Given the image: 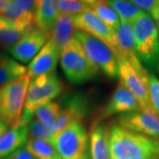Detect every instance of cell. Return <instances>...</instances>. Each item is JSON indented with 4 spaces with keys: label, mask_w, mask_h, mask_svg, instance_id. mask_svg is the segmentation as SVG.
Here are the masks:
<instances>
[{
    "label": "cell",
    "mask_w": 159,
    "mask_h": 159,
    "mask_svg": "<svg viewBox=\"0 0 159 159\" xmlns=\"http://www.w3.org/2000/svg\"><path fill=\"white\" fill-rule=\"evenodd\" d=\"M111 159L159 157V142L122 128L111 127Z\"/></svg>",
    "instance_id": "obj_1"
},
{
    "label": "cell",
    "mask_w": 159,
    "mask_h": 159,
    "mask_svg": "<svg viewBox=\"0 0 159 159\" xmlns=\"http://www.w3.org/2000/svg\"><path fill=\"white\" fill-rule=\"evenodd\" d=\"M65 90V85L55 73L30 79L19 126L27 125L40 106L51 102Z\"/></svg>",
    "instance_id": "obj_2"
},
{
    "label": "cell",
    "mask_w": 159,
    "mask_h": 159,
    "mask_svg": "<svg viewBox=\"0 0 159 159\" xmlns=\"http://www.w3.org/2000/svg\"><path fill=\"white\" fill-rule=\"evenodd\" d=\"M119 82L136 97L142 111H153L149 101V74L137 57L118 56Z\"/></svg>",
    "instance_id": "obj_3"
},
{
    "label": "cell",
    "mask_w": 159,
    "mask_h": 159,
    "mask_svg": "<svg viewBox=\"0 0 159 159\" xmlns=\"http://www.w3.org/2000/svg\"><path fill=\"white\" fill-rule=\"evenodd\" d=\"M29 81L26 74L0 86V119L8 127L19 126Z\"/></svg>",
    "instance_id": "obj_4"
},
{
    "label": "cell",
    "mask_w": 159,
    "mask_h": 159,
    "mask_svg": "<svg viewBox=\"0 0 159 159\" xmlns=\"http://www.w3.org/2000/svg\"><path fill=\"white\" fill-rule=\"evenodd\" d=\"M60 66L66 79L75 84L95 78L99 71L74 36L60 52Z\"/></svg>",
    "instance_id": "obj_5"
},
{
    "label": "cell",
    "mask_w": 159,
    "mask_h": 159,
    "mask_svg": "<svg viewBox=\"0 0 159 159\" xmlns=\"http://www.w3.org/2000/svg\"><path fill=\"white\" fill-rule=\"evenodd\" d=\"M132 27L139 60L148 66H156L159 59V35L152 17L144 12L132 23Z\"/></svg>",
    "instance_id": "obj_6"
},
{
    "label": "cell",
    "mask_w": 159,
    "mask_h": 159,
    "mask_svg": "<svg viewBox=\"0 0 159 159\" xmlns=\"http://www.w3.org/2000/svg\"><path fill=\"white\" fill-rule=\"evenodd\" d=\"M54 146L61 159H90L89 140L81 123L76 122L55 137Z\"/></svg>",
    "instance_id": "obj_7"
},
{
    "label": "cell",
    "mask_w": 159,
    "mask_h": 159,
    "mask_svg": "<svg viewBox=\"0 0 159 159\" xmlns=\"http://www.w3.org/2000/svg\"><path fill=\"white\" fill-rule=\"evenodd\" d=\"M74 37L82 46L87 57L93 65L101 69L104 74L111 79L119 75L118 58L114 51L97 37L77 30Z\"/></svg>",
    "instance_id": "obj_8"
},
{
    "label": "cell",
    "mask_w": 159,
    "mask_h": 159,
    "mask_svg": "<svg viewBox=\"0 0 159 159\" xmlns=\"http://www.w3.org/2000/svg\"><path fill=\"white\" fill-rule=\"evenodd\" d=\"M119 125L148 138L159 139V114L154 111H135L119 115Z\"/></svg>",
    "instance_id": "obj_9"
},
{
    "label": "cell",
    "mask_w": 159,
    "mask_h": 159,
    "mask_svg": "<svg viewBox=\"0 0 159 159\" xmlns=\"http://www.w3.org/2000/svg\"><path fill=\"white\" fill-rule=\"evenodd\" d=\"M73 19L75 29L101 40L110 46L116 54L115 31L102 22L90 8L78 15L73 16Z\"/></svg>",
    "instance_id": "obj_10"
},
{
    "label": "cell",
    "mask_w": 159,
    "mask_h": 159,
    "mask_svg": "<svg viewBox=\"0 0 159 159\" xmlns=\"http://www.w3.org/2000/svg\"><path fill=\"white\" fill-rule=\"evenodd\" d=\"M140 110L142 109L136 97L119 82L108 102L97 114V118L93 121V124L99 123L113 114H123Z\"/></svg>",
    "instance_id": "obj_11"
},
{
    "label": "cell",
    "mask_w": 159,
    "mask_h": 159,
    "mask_svg": "<svg viewBox=\"0 0 159 159\" xmlns=\"http://www.w3.org/2000/svg\"><path fill=\"white\" fill-rule=\"evenodd\" d=\"M88 112V100L81 95L76 94L64 99V108L61 107V111L52 128L55 135L73 123H81Z\"/></svg>",
    "instance_id": "obj_12"
},
{
    "label": "cell",
    "mask_w": 159,
    "mask_h": 159,
    "mask_svg": "<svg viewBox=\"0 0 159 159\" xmlns=\"http://www.w3.org/2000/svg\"><path fill=\"white\" fill-rule=\"evenodd\" d=\"M50 34L34 29L24 34L16 43L8 48L12 57L21 63H28L34 58L43 47Z\"/></svg>",
    "instance_id": "obj_13"
},
{
    "label": "cell",
    "mask_w": 159,
    "mask_h": 159,
    "mask_svg": "<svg viewBox=\"0 0 159 159\" xmlns=\"http://www.w3.org/2000/svg\"><path fill=\"white\" fill-rule=\"evenodd\" d=\"M60 57V51L50 38L27 67V74L30 79L43 74L54 73Z\"/></svg>",
    "instance_id": "obj_14"
},
{
    "label": "cell",
    "mask_w": 159,
    "mask_h": 159,
    "mask_svg": "<svg viewBox=\"0 0 159 159\" xmlns=\"http://www.w3.org/2000/svg\"><path fill=\"white\" fill-rule=\"evenodd\" d=\"M0 14L9 19L26 32L35 29L34 0H10Z\"/></svg>",
    "instance_id": "obj_15"
},
{
    "label": "cell",
    "mask_w": 159,
    "mask_h": 159,
    "mask_svg": "<svg viewBox=\"0 0 159 159\" xmlns=\"http://www.w3.org/2000/svg\"><path fill=\"white\" fill-rule=\"evenodd\" d=\"M111 127L102 123L93 124L89 138L91 159H111Z\"/></svg>",
    "instance_id": "obj_16"
},
{
    "label": "cell",
    "mask_w": 159,
    "mask_h": 159,
    "mask_svg": "<svg viewBox=\"0 0 159 159\" xmlns=\"http://www.w3.org/2000/svg\"><path fill=\"white\" fill-rule=\"evenodd\" d=\"M34 6L36 29L50 34L58 15L57 0H34Z\"/></svg>",
    "instance_id": "obj_17"
},
{
    "label": "cell",
    "mask_w": 159,
    "mask_h": 159,
    "mask_svg": "<svg viewBox=\"0 0 159 159\" xmlns=\"http://www.w3.org/2000/svg\"><path fill=\"white\" fill-rule=\"evenodd\" d=\"M29 140L28 125H20L5 132L0 136V159L6 158L25 146Z\"/></svg>",
    "instance_id": "obj_18"
},
{
    "label": "cell",
    "mask_w": 159,
    "mask_h": 159,
    "mask_svg": "<svg viewBox=\"0 0 159 159\" xmlns=\"http://www.w3.org/2000/svg\"><path fill=\"white\" fill-rule=\"evenodd\" d=\"M76 29L74 27L73 16L67 14H58L52 29L50 31V39L55 43L58 51H62L74 36Z\"/></svg>",
    "instance_id": "obj_19"
},
{
    "label": "cell",
    "mask_w": 159,
    "mask_h": 159,
    "mask_svg": "<svg viewBox=\"0 0 159 159\" xmlns=\"http://www.w3.org/2000/svg\"><path fill=\"white\" fill-rule=\"evenodd\" d=\"M115 44L117 57H137L135 52L134 35L131 23L120 21L119 29L115 31Z\"/></svg>",
    "instance_id": "obj_20"
},
{
    "label": "cell",
    "mask_w": 159,
    "mask_h": 159,
    "mask_svg": "<svg viewBox=\"0 0 159 159\" xmlns=\"http://www.w3.org/2000/svg\"><path fill=\"white\" fill-rule=\"evenodd\" d=\"M107 4L116 12L121 22L132 24L145 12L130 0H107Z\"/></svg>",
    "instance_id": "obj_21"
},
{
    "label": "cell",
    "mask_w": 159,
    "mask_h": 159,
    "mask_svg": "<svg viewBox=\"0 0 159 159\" xmlns=\"http://www.w3.org/2000/svg\"><path fill=\"white\" fill-rule=\"evenodd\" d=\"M29 32L21 29L9 19L0 14V45L11 47Z\"/></svg>",
    "instance_id": "obj_22"
},
{
    "label": "cell",
    "mask_w": 159,
    "mask_h": 159,
    "mask_svg": "<svg viewBox=\"0 0 159 159\" xmlns=\"http://www.w3.org/2000/svg\"><path fill=\"white\" fill-rule=\"evenodd\" d=\"M27 74V67L14 58L0 56V86Z\"/></svg>",
    "instance_id": "obj_23"
},
{
    "label": "cell",
    "mask_w": 159,
    "mask_h": 159,
    "mask_svg": "<svg viewBox=\"0 0 159 159\" xmlns=\"http://www.w3.org/2000/svg\"><path fill=\"white\" fill-rule=\"evenodd\" d=\"M25 148L37 159H61L55 146L49 142L29 138Z\"/></svg>",
    "instance_id": "obj_24"
},
{
    "label": "cell",
    "mask_w": 159,
    "mask_h": 159,
    "mask_svg": "<svg viewBox=\"0 0 159 159\" xmlns=\"http://www.w3.org/2000/svg\"><path fill=\"white\" fill-rule=\"evenodd\" d=\"M60 111L61 105L56 101H51L37 108L34 117L36 120L52 129Z\"/></svg>",
    "instance_id": "obj_25"
},
{
    "label": "cell",
    "mask_w": 159,
    "mask_h": 159,
    "mask_svg": "<svg viewBox=\"0 0 159 159\" xmlns=\"http://www.w3.org/2000/svg\"><path fill=\"white\" fill-rule=\"evenodd\" d=\"M27 125L30 138L49 142L54 145L56 135L51 128L36 119H32Z\"/></svg>",
    "instance_id": "obj_26"
},
{
    "label": "cell",
    "mask_w": 159,
    "mask_h": 159,
    "mask_svg": "<svg viewBox=\"0 0 159 159\" xmlns=\"http://www.w3.org/2000/svg\"><path fill=\"white\" fill-rule=\"evenodd\" d=\"M91 10L97 14L102 22L106 24L111 29H113L114 31L119 29L120 20L116 14V12L108 6L107 3L100 4L92 8Z\"/></svg>",
    "instance_id": "obj_27"
},
{
    "label": "cell",
    "mask_w": 159,
    "mask_h": 159,
    "mask_svg": "<svg viewBox=\"0 0 159 159\" xmlns=\"http://www.w3.org/2000/svg\"><path fill=\"white\" fill-rule=\"evenodd\" d=\"M87 9H89V7H87L80 0H57L58 14L75 16Z\"/></svg>",
    "instance_id": "obj_28"
},
{
    "label": "cell",
    "mask_w": 159,
    "mask_h": 159,
    "mask_svg": "<svg viewBox=\"0 0 159 159\" xmlns=\"http://www.w3.org/2000/svg\"><path fill=\"white\" fill-rule=\"evenodd\" d=\"M148 93L150 105L154 111L159 114V80L155 75H149Z\"/></svg>",
    "instance_id": "obj_29"
},
{
    "label": "cell",
    "mask_w": 159,
    "mask_h": 159,
    "mask_svg": "<svg viewBox=\"0 0 159 159\" xmlns=\"http://www.w3.org/2000/svg\"><path fill=\"white\" fill-rule=\"evenodd\" d=\"M141 10L147 11L153 18L159 10V0H130Z\"/></svg>",
    "instance_id": "obj_30"
},
{
    "label": "cell",
    "mask_w": 159,
    "mask_h": 159,
    "mask_svg": "<svg viewBox=\"0 0 159 159\" xmlns=\"http://www.w3.org/2000/svg\"><path fill=\"white\" fill-rule=\"evenodd\" d=\"M5 159H37L25 148H20Z\"/></svg>",
    "instance_id": "obj_31"
},
{
    "label": "cell",
    "mask_w": 159,
    "mask_h": 159,
    "mask_svg": "<svg viewBox=\"0 0 159 159\" xmlns=\"http://www.w3.org/2000/svg\"><path fill=\"white\" fill-rule=\"evenodd\" d=\"M87 7L89 8H94L95 6H98L100 4H103V3H107V0H80Z\"/></svg>",
    "instance_id": "obj_32"
},
{
    "label": "cell",
    "mask_w": 159,
    "mask_h": 159,
    "mask_svg": "<svg viewBox=\"0 0 159 159\" xmlns=\"http://www.w3.org/2000/svg\"><path fill=\"white\" fill-rule=\"evenodd\" d=\"M7 130H8V125L0 119V136Z\"/></svg>",
    "instance_id": "obj_33"
},
{
    "label": "cell",
    "mask_w": 159,
    "mask_h": 159,
    "mask_svg": "<svg viewBox=\"0 0 159 159\" xmlns=\"http://www.w3.org/2000/svg\"><path fill=\"white\" fill-rule=\"evenodd\" d=\"M10 0H0V11H3L8 6Z\"/></svg>",
    "instance_id": "obj_34"
},
{
    "label": "cell",
    "mask_w": 159,
    "mask_h": 159,
    "mask_svg": "<svg viewBox=\"0 0 159 159\" xmlns=\"http://www.w3.org/2000/svg\"><path fill=\"white\" fill-rule=\"evenodd\" d=\"M154 20H155V23H156V26L157 28V30H158V35H159V10L157 12V14L153 17Z\"/></svg>",
    "instance_id": "obj_35"
},
{
    "label": "cell",
    "mask_w": 159,
    "mask_h": 159,
    "mask_svg": "<svg viewBox=\"0 0 159 159\" xmlns=\"http://www.w3.org/2000/svg\"><path fill=\"white\" fill-rule=\"evenodd\" d=\"M142 159H159V157H154V158H142Z\"/></svg>",
    "instance_id": "obj_36"
}]
</instances>
